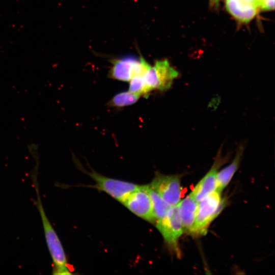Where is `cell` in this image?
<instances>
[{"instance_id": "6da1fadb", "label": "cell", "mask_w": 275, "mask_h": 275, "mask_svg": "<svg viewBox=\"0 0 275 275\" xmlns=\"http://www.w3.org/2000/svg\"><path fill=\"white\" fill-rule=\"evenodd\" d=\"M35 185L37 196L36 201V206L40 213L46 242L53 263L52 273L54 274H70L71 273L68 267L67 258L64 249L44 211L37 183H36Z\"/></svg>"}, {"instance_id": "7a4b0ae2", "label": "cell", "mask_w": 275, "mask_h": 275, "mask_svg": "<svg viewBox=\"0 0 275 275\" xmlns=\"http://www.w3.org/2000/svg\"><path fill=\"white\" fill-rule=\"evenodd\" d=\"M226 203V200L222 198L221 193L217 190L199 201L193 235L205 234L210 223L221 212Z\"/></svg>"}, {"instance_id": "3957f363", "label": "cell", "mask_w": 275, "mask_h": 275, "mask_svg": "<svg viewBox=\"0 0 275 275\" xmlns=\"http://www.w3.org/2000/svg\"><path fill=\"white\" fill-rule=\"evenodd\" d=\"M178 72L167 60H157L150 65L143 75L145 82L150 91H164L172 86L173 81L178 76Z\"/></svg>"}, {"instance_id": "277c9868", "label": "cell", "mask_w": 275, "mask_h": 275, "mask_svg": "<svg viewBox=\"0 0 275 275\" xmlns=\"http://www.w3.org/2000/svg\"><path fill=\"white\" fill-rule=\"evenodd\" d=\"M111 63L109 77L122 81H129L135 76H143L151 65L142 56H126L112 60Z\"/></svg>"}, {"instance_id": "5b68a950", "label": "cell", "mask_w": 275, "mask_h": 275, "mask_svg": "<svg viewBox=\"0 0 275 275\" xmlns=\"http://www.w3.org/2000/svg\"><path fill=\"white\" fill-rule=\"evenodd\" d=\"M149 185L172 206L177 205L181 200L182 188L177 175L156 173Z\"/></svg>"}, {"instance_id": "8992f818", "label": "cell", "mask_w": 275, "mask_h": 275, "mask_svg": "<svg viewBox=\"0 0 275 275\" xmlns=\"http://www.w3.org/2000/svg\"><path fill=\"white\" fill-rule=\"evenodd\" d=\"M156 222L157 229L166 242L178 251V240L184 232L177 205L172 206L163 218Z\"/></svg>"}, {"instance_id": "52a82bcc", "label": "cell", "mask_w": 275, "mask_h": 275, "mask_svg": "<svg viewBox=\"0 0 275 275\" xmlns=\"http://www.w3.org/2000/svg\"><path fill=\"white\" fill-rule=\"evenodd\" d=\"M81 169L95 181V187L108 194L121 203L139 186L131 182L105 177L94 171L88 172Z\"/></svg>"}, {"instance_id": "ba28073f", "label": "cell", "mask_w": 275, "mask_h": 275, "mask_svg": "<svg viewBox=\"0 0 275 275\" xmlns=\"http://www.w3.org/2000/svg\"><path fill=\"white\" fill-rule=\"evenodd\" d=\"M121 203L137 216L150 222L155 221L151 199L145 185H139Z\"/></svg>"}, {"instance_id": "9c48e42d", "label": "cell", "mask_w": 275, "mask_h": 275, "mask_svg": "<svg viewBox=\"0 0 275 275\" xmlns=\"http://www.w3.org/2000/svg\"><path fill=\"white\" fill-rule=\"evenodd\" d=\"M224 157L221 156L220 149L213 165L208 173L196 185L189 195L197 202L212 194L217 188V175L218 169Z\"/></svg>"}, {"instance_id": "30bf717a", "label": "cell", "mask_w": 275, "mask_h": 275, "mask_svg": "<svg viewBox=\"0 0 275 275\" xmlns=\"http://www.w3.org/2000/svg\"><path fill=\"white\" fill-rule=\"evenodd\" d=\"M198 202L189 195L177 204L183 232L193 234Z\"/></svg>"}, {"instance_id": "8fae6325", "label": "cell", "mask_w": 275, "mask_h": 275, "mask_svg": "<svg viewBox=\"0 0 275 275\" xmlns=\"http://www.w3.org/2000/svg\"><path fill=\"white\" fill-rule=\"evenodd\" d=\"M226 8L235 18L245 23L254 18L259 9L256 5L241 0H226Z\"/></svg>"}, {"instance_id": "7c38bea8", "label": "cell", "mask_w": 275, "mask_h": 275, "mask_svg": "<svg viewBox=\"0 0 275 275\" xmlns=\"http://www.w3.org/2000/svg\"><path fill=\"white\" fill-rule=\"evenodd\" d=\"M243 151V146L240 145L230 164L217 172V191L221 193L231 180L238 168Z\"/></svg>"}, {"instance_id": "4fadbf2b", "label": "cell", "mask_w": 275, "mask_h": 275, "mask_svg": "<svg viewBox=\"0 0 275 275\" xmlns=\"http://www.w3.org/2000/svg\"><path fill=\"white\" fill-rule=\"evenodd\" d=\"M145 186L150 196L154 216L156 221L163 218L172 206L166 202L149 184Z\"/></svg>"}, {"instance_id": "5bb4252c", "label": "cell", "mask_w": 275, "mask_h": 275, "mask_svg": "<svg viewBox=\"0 0 275 275\" xmlns=\"http://www.w3.org/2000/svg\"><path fill=\"white\" fill-rule=\"evenodd\" d=\"M141 96L129 91L120 92L115 95L107 103L112 107L122 108L135 103Z\"/></svg>"}, {"instance_id": "9a60e30c", "label": "cell", "mask_w": 275, "mask_h": 275, "mask_svg": "<svg viewBox=\"0 0 275 275\" xmlns=\"http://www.w3.org/2000/svg\"><path fill=\"white\" fill-rule=\"evenodd\" d=\"M128 91L140 95L144 97H148L150 91L148 89L143 76L133 77L129 81Z\"/></svg>"}, {"instance_id": "2e32d148", "label": "cell", "mask_w": 275, "mask_h": 275, "mask_svg": "<svg viewBox=\"0 0 275 275\" xmlns=\"http://www.w3.org/2000/svg\"><path fill=\"white\" fill-rule=\"evenodd\" d=\"M260 8L265 10H273L274 7V0H259Z\"/></svg>"}, {"instance_id": "e0dca14e", "label": "cell", "mask_w": 275, "mask_h": 275, "mask_svg": "<svg viewBox=\"0 0 275 275\" xmlns=\"http://www.w3.org/2000/svg\"><path fill=\"white\" fill-rule=\"evenodd\" d=\"M254 5L257 6L259 8H260V2L259 0H241Z\"/></svg>"}, {"instance_id": "ac0fdd59", "label": "cell", "mask_w": 275, "mask_h": 275, "mask_svg": "<svg viewBox=\"0 0 275 275\" xmlns=\"http://www.w3.org/2000/svg\"><path fill=\"white\" fill-rule=\"evenodd\" d=\"M220 0H210L211 3L213 5H217Z\"/></svg>"}]
</instances>
